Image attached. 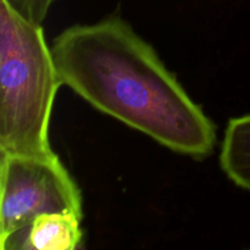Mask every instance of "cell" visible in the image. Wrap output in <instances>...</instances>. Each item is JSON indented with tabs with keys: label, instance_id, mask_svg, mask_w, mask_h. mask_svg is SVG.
<instances>
[{
	"label": "cell",
	"instance_id": "6da1fadb",
	"mask_svg": "<svg viewBox=\"0 0 250 250\" xmlns=\"http://www.w3.org/2000/svg\"><path fill=\"white\" fill-rule=\"evenodd\" d=\"M51 53L62 84L99 111L182 155L212 153L214 122L120 16L68 27Z\"/></svg>",
	"mask_w": 250,
	"mask_h": 250
},
{
	"label": "cell",
	"instance_id": "7a4b0ae2",
	"mask_svg": "<svg viewBox=\"0 0 250 250\" xmlns=\"http://www.w3.org/2000/svg\"><path fill=\"white\" fill-rule=\"evenodd\" d=\"M61 85L41 24L0 0V153L55 154L49 127Z\"/></svg>",
	"mask_w": 250,
	"mask_h": 250
},
{
	"label": "cell",
	"instance_id": "3957f363",
	"mask_svg": "<svg viewBox=\"0 0 250 250\" xmlns=\"http://www.w3.org/2000/svg\"><path fill=\"white\" fill-rule=\"evenodd\" d=\"M0 248L22 250L27 229L42 214L82 212V193L56 154L0 153Z\"/></svg>",
	"mask_w": 250,
	"mask_h": 250
},
{
	"label": "cell",
	"instance_id": "277c9868",
	"mask_svg": "<svg viewBox=\"0 0 250 250\" xmlns=\"http://www.w3.org/2000/svg\"><path fill=\"white\" fill-rule=\"evenodd\" d=\"M75 211L42 214L27 229L22 250H76L82 243L81 221Z\"/></svg>",
	"mask_w": 250,
	"mask_h": 250
},
{
	"label": "cell",
	"instance_id": "5b68a950",
	"mask_svg": "<svg viewBox=\"0 0 250 250\" xmlns=\"http://www.w3.org/2000/svg\"><path fill=\"white\" fill-rule=\"evenodd\" d=\"M220 165L234 185L250 192V114L229 122Z\"/></svg>",
	"mask_w": 250,
	"mask_h": 250
}]
</instances>
